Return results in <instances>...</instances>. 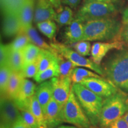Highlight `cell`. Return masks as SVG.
I'll return each instance as SVG.
<instances>
[{
    "instance_id": "cell-28",
    "label": "cell",
    "mask_w": 128,
    "mask_h": 128,
    "mask_svg": "<svg viewBox=\"0 0 128 128\" xmlns=\"http://www.w3.org/2000/svg\"><path fill=\"white\" fill-rule=\"evenodd\" d=\"M41 49L35 45V44L30 43L22 50L23 56L24 65L32 63L38 60Z\"/></svg>"
},
{
    "instance_id": "cell-45",
    "label": "cell",
    "mask_w": 128,
    "mask_h": 128,
    "mask_svg": "<svg viewBox=\"0 0 128 128\" xmlns=\"http://www.w3.org/2000/svg\"><path fill=\"white\" fill-rule=\"evenodd\" d=\"M124 120H125L126 121V122H127L128 124V112H127V113H126L124 115Z\"/></svg>"
},
{
    "instance_id": "cell-25",
    "label": "cell",
    "mask_w": 128,
    "mask_h": 128,
    "mask_svg": "<svg viewBox=\"0 0 128 128\" xmlns=\"http://www.w3.org/2000/svg\"><path fill=\"white\" fill-rule=\"evenodd\" d=\"M90 77L101 78L102 76L92 70L80 67H76L71 76L72 84L81 83L83 80Z\"/></svg>"
},
{
    "instance_id": "cell-3",
    "label": "cell",
    "mask_w": 128,
    "mask_h": 128,
    "mask_svg": "<svg viewBox=\"0 0 128 128\" xmlns=\"http://www.w3.org/2000/svg\"><path fill=\"white\" fill-rule=\"evenodd\" d=\"M72 88L80 104L92 125L96 126L100 124L103 98L80 83L72 84Z\"/></svg>"
},
{
    "instance_id": "cell-16",
    "label": "cell",
    "mask_w": 128,
    "mask_h": 128,
    "mask_svg": "<svg viewBox=\"0 0 128 128\" xmlns=\"http://www.w3.org/2000/svg\"><path fill=\"white\" fill-rule=\"evenodd\" d=\"M55 12V8L48 0H38L35 5L33 22L37 24L46 20H54Z\"/></svg>"
},
{
    "instance_id": "cell-24",
    "label": "cell",
    "mask_w": 128,
    "mask_h": 128,
    "mask_svg": "<svg viewBox=\"0 0 128 128\" xmlns=\"http://www.w3.org/2000/svg\"><path fill=\"white\" fill-rule=\"evenodd\" d=\"M59 75V66L57 60L56 61L54 62L49 68L37 74L36 76L34 77V80L40 84L44 81H48V80L52 79V78L58 77Z\"/></svg>"
},
{
    "instance_id": "cell-11",
    "label": "cell",
    "mask_w": 128,
    "mask_h": 128,
    "mask_svg": "<svg viewBox=\"0 0 128 128\" xmlns=\"http://www.w3.org/2000/svg\"><path fill=\"white\" fill-rule=\"evenodd\" d=\"M124 42L120 40H115L112 42H97L92 44L91 49V58L94 63L100 65L101 62L109 51L117 49L122 50Z\"/></svg>"
},
{
    "instance_id": "cell-38",
    "label": "cell",
    "mask_w": 128,
    "mask_h": 128,
    "mask_svg": "<svg viewBox=\"0 0 128 128\" xmlns=\"http://www.w3.org/2000/svg\"><path fill=\"white\" fill-rule=\"evenodd\" d=\"M11 128H32L30 126H28L25 121L24 120L23 118L22 117V115L18 119L16 122L15 124L12 125Z\"/></svg>"
},
{
    "instance_id": "cell-1",
    "label": "cell",
    "mask_w": 128,
    "mask_h": 128,
    "mask_svg": "<svg viewBox=\"0 0 128 128\" xmlns=\"http://www.w3.org/2000/svg\"><path fill=\"white\" fill-rule=\"evenodd\" d=\"M102 68L109 82L128 93V49L112 54L105 60Z\"/></svg>"
},
{
    "instance_id": "cell-42",
    "label": "cell",
    "mask_w": 128,
    "mask_h": 128,
    "mask_svg": "<svg viewBox=\"0 0 128 128\" xmlns=\"http://www.w3.org/2000/svg\"><path fill=\"white\" fill-rule=\"evenodd\" d=\"M122 23L125 26H128V7L126 8L123 12Z\"/></svg>"
},
{
    "instance_id": "cell-37",
    "label": "cell",
    "mask_w": 128,
    "mask_h": 128,
    "mask_svg": "<svg viewBox=\"0 0 128 128\" xmlns=\"http://www.w3.org/2000/svg\"><path fill=\"white\" fill-rule=\"evenodd\" d=\"M108 128H128V124L123 116L112 123Z\"/></svg>"
},
{
    "instance_id": "cell-41",
    "label": "cell",
    "mask_w": 128,
    "mask_h": 128,
    "mask_svg": "<svg viewBox=\"0 0 128 128\" xmlns=\"http://www.w3.org/2000/svg\"><path fill=\"white\" fill-rule=\"evenodd\" d=\"M121 0H84V2H89V1H98V2L109 3L115 5L118 4L120 2Z\"/></svg>"
},
{
    "instance_id": "cell-31",
    "label": "cell",
    "mask_w": 128,
    "mask_h": 128,
    "mask_svg": "<svg viewBox=\"0 0 128 128\" xmlns=\"http://www.w3.org/2000/svg\"><path fill=\"white\" fill-rule=\"evenodd\" d=\"M12 72V70L8 65H4L0 67V90L1 96H4Z\"/></svg>"
},
{
    "instance_id": "cell-22",
    "label": "cell",
    "mask_w": 128,
    "mask_h": 128,
    "mask_svg": "<svg viewBox=\"0 0 128 128\" xmlns=\"http://www.w3.org/2000/svg\"><path fill=\"white\" fill-rule=\"evenodd\" d=\"M58 54H54L50 51L41 49L37 60L38 63L39 72L43 71L49 68L52 64L58 60Z\"/></svg>"
},
{
    "instance_id": "cell-17",
    "label": "cell",
    "mask_w": 128,
    "mask_h": 128,
    "mask_svg": "<svg viewBox=\"0 0 128 128\" xmlns=\"http://www.w3.org/2000/svg\"><path fill=\"white\" fill-rule=\"evenodd\" d=\"M35 5L34 0H24V1L18 12L22 30L32 25L34 20Z\"/></svg>"
},
{
    "instance_id": "cell-6",
    "label": "cell",
    "mask_w": 128,
    "mask_h": 128,
    "mask_svg": "<svg viewBox=\"0 0 128 128\" xmlns=\"http://www.w3.org/2000/svg\"><path fill=\"white\" fill-rule=\"evenodd\" d=\"M65 122L81 128H92V124L81 108L72 88L70 97L63 106Z\"/></svg>"
},
{
    "instance_id": "cell-5",
    "label": "cell",
    "mask_w": 128,
    "mask_h": 128,
    "mask_svg": "<svg viewBox=\"0 0 128 128\" xmlns=\"http://www.w3.org/2000/svg\"><path fill=\"white\" fill-rule=\"evenodd\" d=\"M116 5L98 1L84 2L78 10L74 18L83 23L97 19L113 17L118 12Z\"/></svg>"
},
{
    "instance_id": "cell-39",
    "label": "cell",
    "mask_w": 128,
    "mask_h": 128,
    "mask_svg": "<svg viewBox=\"0 0 128 128\" xmlns=\"http://www.w3.org/2000/svg\"><path fill=\"white\" fill-rule=\"evenodd\" d=\"M81 1L82 0H62V3L71 8H75L80 4Z\"/></svg>"
},
{
    "instance_id": "cell-34",
    "label": "cell",
    "mask_w": 128,
    "mask_h": 128,
    "mask_svg": "<svg viewBox=\"0 0 128 128\" xmlns=\"http://www.w3.org/2000/svg\"><path fill=\"white\" fill-rule=\"evenodd\" d=\"M74 48L76 52H78L80 55L86 56L91 54V46L90 42L86 40H81L76 43L74 45Z\"/></svg>"
},
{
    "instance_id": "cell-43",
    "label": "cell",
    "mask_w": 128,
    "mask_h": 128,
    "mask_svg": "<svg viewBox=\"0 0 128 128\" xmlns=\"http://www.w3.org/2000/svg\"><path fill=\"white\" fill-rule=\"evenodd\" d=\"M48 1L50 2V4L54 6L55 10L60 7L62 4V0H48Z\"/></svg>"
},
{
    "instance_id": "cell-35",
    "label": "cell",
    "mask_w": 128,
    "mask_h": 128,
    "mask_svg": "<svg viewBox=\"0 0 128 128\" xmlns=\"http://www.w3.org/2000/svg\"><path fill=\"white\" fill-rule=\"evenodd\" d=\"M20 111L22 117L28 126L32 128H40L38 120L28 108Z\"/></svg>"
},
{
    "instance_id": "cell-9",
    "label": "cell",
    "mask_w": 128,
    "mask_h": 128,
    "mask_svg": "<svg viewBox=\"0 0 128 128\" xmlns=\"http://www.w3.org/2000/svg\"><path fill=\"white\" fill-rule=\"evenodd\" d=\"M80 84L102 98H108L118 92L114 86L102 77L87 78Z\"/></svg>"
},
{
    "instance_id": "cell-18",
    "label": "cell",
    "mask_w": 128,
    "mask_h": 128,
    "mask_svg": "<svg viewBox=\"0 0 128 128\" xmlns=\"http://www.w3.org/2000/svg\"><path fill=\"white\" fill-rule=\"evenodd\" d=\"M35 96L40 104L43 112L52 97V85L51 80L44 81L36 87Z\"/></svg>"
},
{
    "instance_id": "cell-20",
    "label": "cell",
    "mask_w": 128,
    "mask_h": 128,
    "mask_svg": "<svg viewBox=\"0 0 128 128\" xmlns=\"http://www.w3.org/2000/svg\"><path fill=\"white\" fill-rule=\"evenodd\" d=\"M25 33L27 36H28V39L30 40V43L35 44V45L38 46L40 49H45L50 51L54 54H58V53L55 50V49L51 46L50 44H49L44 40L38 33L37 32L36 30L33 26V25L29 26L22 30V31Z\"/></svg>"
},
{
    "instance_id": "cell-23",
    "label": "cell",
    "mask_w": 128,
    "mask_h": 128,
    "mask_svg": "<svg viewBox=\"0 0 128 128\" xmlns=\"http://www.w3.org/2000/svg\"><path fill=\"white\" fill-rule=\"evenodd\" d=\"M28 108L30 110L32 114L34 115L38 123H39L40 128H47L43 109L42 108L36 96H34L30 99L28 103Z\"/></svg>"
},
{
    "instance_id": "cell-8",
    "label": "cell",
    "mask_w": 128,
    "mask_h": 128,
    "mask_svg": "<svg viewBox=\"0 0 128 128\" xmlns=\"http://www.w3.org/2000/svg\"><path fill=\"white\" fill-rule=\"evenodd\" d=\"M1 128H11L21 116V111L12 99L1 98Z\"/></svg>"
},
{
    "instance_id": "cell-44",
    "label": "cell",
    "mask_w": 128,
    "mask_h": 128,
    "mask_svg": "<svg viewBox=\"0 0 128 128\" xmlns=\"http://www.w3.org/2000/svg\"><path fill=\"white\" fill-rule=\"evenodd\" d=\"M54 128H81L78 127V126H76L75 125H67V124H60V125H59L56 126V127H55Z\"/></svg>"
},
{
    "instance_id": "cell-40",
    "label": "cell",
    "mask_w": 128,
    "mask_h": 128,
    "mask_svg": "<svg viewBox=\"0 0 128 128\" xmlns=\"http://www.w3.org/2000/svg\"><path fill=\"white\" fill-rule=\"evenodd\" d=\"M120 37L128 44V26L124 25V28H122Z\"/></svg>"
},
{
    "instance_id": "cell-27",
    "label": "cell",
    "mask_w": 128,
    "mask_h": 128,
    "mask_svg": "<svg viewBox=\"0 0 128 128\" xmlns=\"http://www.w3.org/2000/svg\"><path fill=\"white\" fill-rule=\"evenodd\" d=\"M8 65L12 71H22L24 65L23 52L22 50H11Z\"/></svg>"
},
{
    "instance_id": "cell-33",
    "label": "cell",
    "mask_w": 128,
    "mask_h": 128,
    "mask_svg": "<svg viewBox=\"0 0 128 128\" xmlns=\"http://www.w3.org/2000/svg\"><path fill=\"white\" fill-rule=\"evenodd\" d=\"M21 72L24 78H34L39 72L38 60L24 65Z\"/></svg>"
},
{
    "instance_id": "cell-14",
    "label": "cell",
    "mask_w": 128,
    "mask_h": 128,
    "mask_svg": "<svg viewBox=\"0 0 128 128\" xmlns=\"http://www.w3.org/2000/svg\"><path fill=\"white\" fill-rule=\"evenodd\" d=\"M4 19L2 33L6 37L10 38L18 34L22 31L18 13L14 12H3Z\"/></svg>"
},
{
    "instance_id": "cell-29",
    "label": "cell",
    "mask_w": 128,
    "mask_h": 128,
    "mask_svg": "<svg viewBox=\"0 0 128 128\" xmlns=\"http://www.w3.org/2000/svg\"><path fill=\"white\" fill-rule=\"evenodd\" d=\"M37 28L42 34L49 39L52 40L56 34L57 26L54 20H49L40 22L36 24Z\"/></svg>"
},
{
    "instance_id": "cell-4",
    "label": "cell",
    "mask_w": 128,
    "mask_h": 128,
    "mask_svg": "<svg viewBox=\"0 0 128 128\" xmlns=\"http://www.w3.org/2000/svg\"><path fill=\"white\" fill-rule=\"evenodd\" d=\"M128 112V98L122 92H118L103 100L100 113L102 128L108 127L112 123L124 116Z\"/></svg>"
},
{
    "instance_id": "cell-32",
    "label": "cell",
    "mask_w": 128,
    "mask_h": 128,
    "mask_svg": "<svg viewBox=\"0 0 128 128\" xmlns=\"http://www.w3.org/2000/svg\"><path fill=\"white\" fill-rule=\"evenodd\" d=\"M2 12H14L18 13L24 0H1Z\"/></svg>"
},
{
    "instance_id": "cell-2",
    "label": "cell",
    "mask_w": 128,
    "mask_h": 128,
    "mask_svg": "<svg viewBox=\"0 0 128 128\" xmlns=\"http://www.w3.org/2000/svg\"><path fill=\"white\" fill-rule=\"evenodd\" d=\"M122 23L113 18L94 20L84 23V34L82 40H111L120 37Z\"/></svg>"
},
{
    "instance_id": "cell-12",
    "label": "cell",
    "mask_w": 128,
    "mask_h": 128,
    "mask_svg": "<svg viewBox=\"0 0 128 128\" xmlns=\"http://www.w3.org/2000/svg\"><path fill=\"white\" fill-rule=\"evenodd\" d=\"M63 106L52 97L44 112L47 128H54L65 122L63 118Z\"/></svg>"
},
{
    "instance_id": "cell-21",
    "label": "cell",
    "mask_w": 128,
    "mask_h": 128,
    "mask_svg": "<svg viewBox=\"0 0 128 128\" xmlns=\"http://www.w3.org/2000/svg\"><path fill=\"white\" fill-rule=\"evenodd\" d=\"M55 16L54 20L60 26H66L74 18L72 10L67 6H62L55 10Z\"/></svg>"
},
{
    "instance_id": "cell-7",
    "label": "cell",
    "mask_w": 128,
    "mask_h": 128,
    "mask_svg": "<svg viewBox=\"0 0 128 128\" xmlns=\"http://www.w3.org/2000/svg\"><path fill=\"white\" fill-rule=\"evenodd\" d=\"M50 45L58 54L70 60L76 67H83L92 70L102 76H104L103 68L97 65L92 60L86 58L80 55L76 50H74L65 44L59 43H51Z\"/></svg>"
},
{
    "instance_id": "cell-36",
    "label": "cell",
    "mask_w": 128,
    "mask_h": 128,
    "mask_svg": "<svg viewBox=\"0 0 128 128\" xmlns=\"http://www.w3.org/2000/svg\"><path fill=\"white\" fill-rule=\"evenodd\" d=\"M10 53V49L9 44H1V47H0V65L1 66L8 65Z\"/></svg>"
},
{
    "instance_id": "cell-10",
    "label": "cell",
    "mask_w": 128,
    "mask_h": 128,
    "mask_svg": "<svg viewBox=\"0 0 128 128\" xmlns=\"http://www.w3.org/2000/svg\"><path fill=\"white\" fill-rule=\"evenodd\" d=\"M52 85V97L64 106L70 97L72 82L71 77H54L50 79Z\"/></svg>"
},
{
    "instance_id": "cell-30",
    "label": "cell",
    "mask_w": 128,
    "mask_h": 128,
    "mask_svg": "<svg viewBox=\"0 0 128 128\" xmlns=\"http://www.w3.org/2000/svg\"><path fill=\"white\" fill-rule=\"evenodd\" d=\"M30 43L28 36L23 32L16 36L11 44H8L11 50H22Z\"/></svg>"
},
{
    "instance_id": "cell-13",
    "label": "cell",
    "mask_w": 128,
    "mask_h": 128,
    "mask_svg": "<svg viewBox=\"0 0 128 128\" xmlns=\"http://www.w3.org/2000/svg\"><path fill=\"white\" fill-rule=\"evenodd\" d=\"M36 85L28 78H24L17 95L13 100L20 110L28 108L30 99L35 95Z\"/></svg>"
},
{
    "instance_id": "cell-15",
    "label": "cell",
    "mask_w": 128,
    "mask_h": 128,
    "mask_svg": "<svg viewBox=\"0 0 128 128\" xmlns=\"http://www.w3.org/2000/svg\"><path fill=\"white\" fill-rule=\"evenodd\" d=\"M84 34V23L74 18L70 24L66 26L64 32V39L68 44H76L82 40Z\"/></svg>"
},
{
    "instance_id": "cell-19",
    "label": "cell",
    "mask_w": 128,
    "mask_h": 128,
    "mask_svg": "<svg viewBox=\"0 0 128 128\" xmlns=\"http://www.w3.org/2000/svg\"><path fill=\"white\" fill-rule=\"evenodd\" d=\"M24 78L21 71H12L8 82L6 92L2 97H6L13 100L20 89Z\"/></svg>"
},
{
    "instance_id": "cell-26",
    "label": "cell",
    "mask_w": 128,
    "mask_h": 128,
    "mask_svg": "<svg viewBox=\"0 0 128 128\" xmlns=\"http://www.w3.org/2000/svg\"><path fill=\"white\" fill-rule=\"evenodd\" d=\"M58 63L60 73L58 77H71L74 70L76 67V65L59 54L58 55Z\"/></svg>"
}]
</instances>
